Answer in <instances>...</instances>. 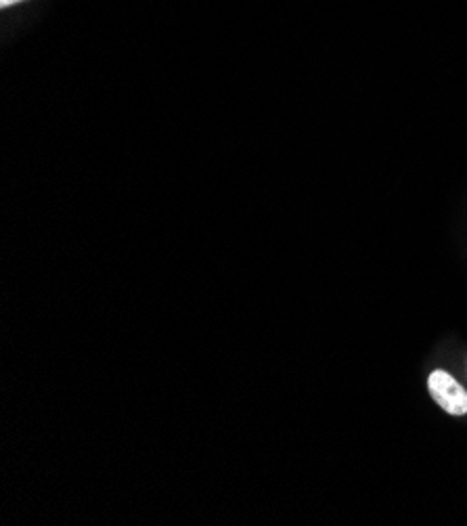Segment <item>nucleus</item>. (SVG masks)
Returning <instances> with one entry per match:
<instances>
[{"instance_id": "1", "label": "nucleus", "mask_w": 467, "mask_h": 526, "mask_svg": "<svg viewBox=\"0 0 467 526\" xmlns=\"http://www.w3.org/2000/svg\"><path fill=\"white\" fill-rule=\"evenodd\" d=\"M428 388L434 401L451 415H465L467 413V392L465 388L447 371H432L428 378Z\"/></svg>"}, {"instance_id": "2", "label": "nucleus", "mask_w": 467, "mask_h": 526, "mask_svg": "<svg viewBox=\"0 0 467 526\" xmlns=\"http://www.w3.org/2000/svg\"><path fill=\"white\" fill-rule=\"evenodd\" d=\"M19 3H24V0H0V7H3V9H9V7L19 5Z\"/></svg>"}]
</instances>
